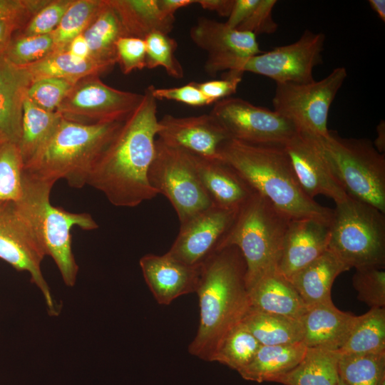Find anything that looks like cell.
<instances>
[{"instance_id": "obj_1", "label": "cell", "mask_w": 385, "mask_h": 385, "mask_svg": "<svg viewBox=\"0 0 385 385\" xmlns=\"http://www.w3.org/2000/svg\"><path fill=\"white\" fill-rule=\"evenodd\" d=\"M159 130L157 100L147 87L96 162L87 185L114 206L134 207L158 194L148 180Z\"/></svg>"}, {"instance_id": "obj_2", "label": "cell", "mask_w": 385, "mask_h": 385, "mask_svg": "<svg viewBox=\"0 0 385 385\" xmlns=\"http://www.w3.org/2000/svg\"><path fill=\"white\" fill-rule=\"evenodd\" d=\"M195 292L199 297L200 324L188 351L211 361L224 337L250 309L246 264L237 247L219 249L202 264Z\"/></svg>"}, {"instance_id": "obj_3", "label": "cell", "mask_w": 385, "mask_h": 385, "mask_svg": "<svg viewBox=\"0 0 385 385\" xmlns=\"http://www.w3.org/2000/svg\"><path fill=\"white\" fill-rule=\"evenodd\" d=\"M218 159L231 165L256 192L290 219L311 217L330 223L333 209L304 192L283 146L230 138L220 147Z\"/></svg>"}, {"instance_id": "obj_4", "label": "cell", "mask_w": 385, "mask_h": 385, "mask_svg": "<svg viewBox=\"0 0 385 385\" xmlns=\"http://www.w3.org/2000/svg\"><path fill=\"white\" fill-rule=\"evenodd\" d=\"M122 123L86 125L61 118L53 135L24 170L54 184L63 179L70 187L81 188L87 185L96 162Z\"/></svg>"}, {"instance_id": "obj_5", "label": "cell", "mask_w": 385, "mask_h": 385, "mask_svg": "<svg viewBox=\"0 0 385 385\" xmlns=\"http://www.w3.org/2000/svg\"><path fill=\"white\" fill-rule=\"evenodd\" d=\"M53 185L24 170L22 193L15 204L34 228L46 255L56 265L64 284L73 287L77 279L78 266L72 250L71 229L78 227L92 230L98 225L88 213L71 212L53 206L50 202Z\"/></svg>"}, {"instance_id": "obj_6", "label": "cell", "mask_w": 385, "mask_h": 385, "mask_svg": "<svg viewBox=\"0 0 385 385\" xmlns=\"http://www.w3.org/2000/svg\"><path fill=\"white\" fill-rule=\"evenodd\" d=\"M291 220L256 192L238 209L217 250L230 246L240 250L246 264L248 290L262 276L277 270Z\"/></svg>"}, {"instance_id": "obj_7", "label": "cell", "mask_w": 385, "mask_h": 385, "mask_svg": "<svg viewBox=\"0 0 385 385\" xmlns=\"http://www.w3.org/2000/svg\"><path fill=\"white\" fill-rule=\"evenodd\" d=\"M313 138L346 194L385 214V154L366 138H342L332 130Z\"/></svg>"}, {"instance_id": "obj_8", "label": "cell", "mask_w": 385, "mask_h": 385, "mask_svg": "<svg viewBox=\"0 0 385 385\" xmlns=\"http://www.w3.org/2000/svg\"><path fill=\"white\" fill-rule=\"evenodd\" d=\"M328 250L350 269L385 265V214L347 197L337 203L329 223Z\"/></svg>"}, {"instance_id": "obj_9", "label": "cell", "mask_w": 385, "mask_h": 385, "mask_svg": "<svg viewBox=\"0 0 385 385\" xmlns=\"http://www.w3.org/2000/svg\"><path fill=\"white\" fill-rule=\"evenodd\" d=\"M148 180L171 203L182 224L213 204L201 183L191 153L155 140Z\"/></svg>"}, {"instance_id": "obj_10", "label": "cell", "mask_w": 385, "mask_h": 385, "mask_svg": "<svg viewBox=\"0 0 385 385\" xmlns=\"http://www.w3.org/2000/svg\"><path fill=\"white\" fill-rule=\"evenodd\" d=\"M346 77V68L340 66L320 81L277 83L272 98L274 111L289 120L299 133L327 137L329 111Z\"/></svg>"}, {"instance_id": "obj_11", "label": "cell", "mask_w": 385, "mask_h": 385, "mask_svg": "<svg viewBox=\"0 0 385 385\" xmlns=\"http://www.w3.org/2000/svg\"><path fill=\"white\" fill-rule=\"evenodd\" d=\"M143 93L114 88L98 76L78 81L56 112L67 120L92 125L123 121L141 101Z\"/></svg>"}, {"instance_id": "obj_12", "label": "cell", "mask_w": 385, "mask_h": 385, "mask_svg": "<svg viewBox=\"0 0 385 385\" xmlns=\"http://www.w3.org/2000/svg\"><path fill=\"white\" fill-rule=\"evenodd\" d=\"M210 113L231 138L247 143L283 146L298 133L289 120L274 110L240 98L215 102Z\"/></svg>"}, {"instance_id": "obj_13", "label": "cell", "mask_w": 385, "mask_h": 385, "mask_svg": "<svg viewBox=\"0 0 385 385\" xmlns=\"http://www.w3.org/2000/svg\"><path fill=\"white\" fill-rule=\"evenodd\" d=\"M46 252L38 235L15 202L0 203V259L18 271L27 272L42 293L48 309L56 312L41 265Z\"/></svg>"}, {"instance_id": "obj_14", "label": "cell", "mask_w": 385, "mask_h": 385, "mask_svg": "<svg viewBox=\"0 0 385 385\" xmlns=\"http://www.w3.org/2000/svg\"><path fill=\"white\" fill-rule=\"evenodd\" d=\"M323 33L306 30L298 40L248 58L240 72H250L277 83H305L314 81V68L322 63Z\"/></svg>"}, {"instance_id": "obj_15", "label": "cell", "mask_w": 385, "mask_h": 385, "mask_svg": "<svg viewBox=\"0 0 385 385\" xmlns=\"http://www.w3.org/2000/svg\"><path fill=\"white\" fill-rule=\"evenodd\" d=\"M190 36L197 47L207 53L204 68L212 76L225 71L241 73L243 63L262 52L254 34L205 17L197 20L190 30Z\"/></svg>"}, {"instance_id": "obj_16", "label": "cell", "mask_w": 385, "mask_h": 385, "mask_svg": "<svg viewBox=\"0 0 385 385\" xmlns=\"http://www.w3.org/2000/svg\"><path fill=\"white\" fill-rule=\"evenodd\" d=\"M237 210L214 204L180 224L179 232L167 253L186 265H201L217 250Z\"/></svg>"}, {"instance_id": "obj_17", "label": "cell", "mask_w": 385, "mask_h": 385, "mask_svg": "<svg viewBox=\"0 0 385 385\" xmlns=\"http://www.w3.org/2000/svg\"><path fill=\"white\" fill-rule=\"evenodd\" d=\"M158 139L207 159H218L220 147L230 136L210 113L178 117L164 115L158 120Z\"/></svg>"}, {"instance_id": "obj_18", "label": "cell", "mask_w": 385, "mask_h": 385, "mask_svg": "<svg viewBox=\"0 0 385 385\" xmlns=\"http://www.w3.org/2000/svg\"><path fill=\"white\" fill-rule=\"evenodd\" d=\"M283 148L298 183L309 197L314 200L322 195L337 204L348 197L313 137L298 132Z\"/></svg>"}, {"instance_id": "obj_19", "label": "cell", "mask_w": 385, "mask_h": 385, "mask_svg": "<svg viewBox=\"0 0 385 385\" xmlns=\"http://www.w3.org/2000/svg\"><path fill=\"white\" fill-rule=\"evenodd\" d=\"M329 236L327 222L311 217L291 220L277 270L289 279L328 250Z\"/></svg>"}, {"instance_id": "obj_20", "label": "cell", "mask_w": 385, "mask_h": 385, "mask_svg": "<svg viewBox=\"0 0 385 385\" xmlns=\"http://www.w3.org/2000/svg\"><path fill=\"white\" fill-rule=\"evenodd\" d=\"M139 264L147 285L160 304H170L177 297L197 289L202 265H186L167 252L147 254Z\"/></svg>"}, {"instance_id": "obj_21", "label": "cell", "mask_w": 385, "mask_h": 385, "mask_svg": "<svg viewBox=\"0 0 385 385\" xmlns=\"http://www.w3.org/2000/svg\"><path fill=\"white\" fill-rule=\"evenodd\" d=\"M357 316L339 310L332 303L307 306L301 317L302 343L307 348L338 351L346 342Z\"/></svg>"}, {"instance_id": "obj_22", "label": "cell", "mask_w": 385, "mask_h": 385, "mask_svg": "<svg viewBox=\"0 0 385 385\" xmlns=\"http://www.w3.org/2000/svg\"><path fill=\"white\" fill-rule=\"evenodd\" d=\"M192 155L200 180L213 204L238 210L255 192L248 183L223 160Z\"/></svg>"}, {"instance_id": "obj_23", "label": "cell", "mask_w": 385, "mask_h": 385, "mask_svg": "<svg viewBox=\"0 0 385 385\" xmlns=\"http://www.w3.org/2000/svg\"><path fill=\"white\" fill-rule=\"evenodd\" d=\"M31 83L26 70L0 57V142L18 145L24 101Z\"/></svg>"}, {"instance_id": "obj_24", "label": "cell", "mask_w": 385, "mask_h": 385, "mask_svg": "<svg viewBox=\"0 0 385 385\" xmlns=\"http://www.w3.org/2000/svg\"><path fill=\"white\" fill-rule=\"evenodd\" d=\"M250 308L299 320L307 306L291 282L277 270L262 276L248 290Z\"/></svg>"}, {"instance_id": "obj_25", "label": "cell", "mask_w": 385, "mask_h": 385, "mask_svg": "<svg viewBox=\"0 0 385 385\" xmlns=\"http://www.w3.org/2000/svg\"><path fill=\"white\" fill-rule=\"evenodd\" d=\"M350 268L327 250L289 279L307 306L332 303L335 279Z\"/></svg>"}, {"instance_id": "obj_26", "label": "cell", "mask_w": 385, "mask_h": 385, "mask_svg": "<svg viewBox=\"0 0 385 385\" xmlns=\"http://www.w3.org/2000/svg\"><path fill=\"white\" fill-rule=\"evenodd\" d=\"M306 349L302 343L261 345L252 361L237 372L245 380L275 382L299 364Z\"/></svg>"}, {"instance_id": "obj_27", "label": "cell", "mask_w": 385, "mask_h": 385, "mask_svg": "<svg viewBox=\"0 0 385 385\" xmlns=\"http://www.w3.org/2000/svg\"><path fill=\"white\" fill-rule=\"evenodd\" d=\"M116 11L126 36L145 38L160 31L168 34L173 29L175 16H166L158 0H109Z\"/></svg>"}, {"instance_id": "obj_28", "label": "cell", "mask_w": 385, "mask_h": 385, "mask_svg": "<svg viewBox=\"0 0 385 385\" xmlns=\"http://www.w3.org/2000/svg\"><path fill=\"white\" fill-rule=\"evenodd\" d=\"M21 66L28 73L31 83L48 78H63L77 83L88 76H99L113 68L90 58H78L66 51L54 52L37 62Z\"/></svg>"}, {"instance_id": "obj_29", "label": "cell", "mask_w": 385, "mask_h": 385, "mask_svg": "<svg viewBox=\"0 0 385 385\" xmlns=\"http://www.w3.org/2000/svg\"><path fill=\"white\" fill-rule=\"evenodd\" d=\"M89 48V58L112 67L117 63L115 44L126 36L120 19L109 2L106 3L82 34Z\"/></svg>"}, {"instance_id": "obj_30", "label": "cell", "mask_w": 385, "mask_h": 385, "mask_svg": "<svg viewBox=\"0 0 385 385\" xmlns=\"http://www.w3.org/2000/svg\"><path fill=\"white\" fill-rule=\"evenodd\" d=\"M339 353L307 348L299 364L275 382L284 385H337Z\"/></svg>"}, {"instance_id": "obj_31", "label": "cell", "mask_w": 385, "mask_h": 385, "mask_svg": "<svg viewBox=\"0 0 385 385\" xmlns=\"http://www.w3.org/2000/svg\"><path fill=\"white\" fill-rule=\"evenodd\" d=\"M240 324L261 345H286L302 343L300 320L250 309Z\"/></svg>"}, {"instance_id": "obj_32", "label": "cell", "mask_w": 385, "mask_h": 385, "mask_svg": "<svg viewBox=\"0 0 385 385\" xmlns=\"http://www.w3.org/2000/svg\"><path fill=\"white\" fill-rule=\"evenodd\" d=\"M61 117L35 106L26 96L24 101L21 133L17 145L24 166L46 143Z\"/></svg>"}, {"instance_id": "obj_33", "label": "cell", "mask_w": 385, "mask_h": 385, "mask_svg": "<svg viewBox=\"0 0 385 385\" xmlns=\"http://www.w3.org/2000/svg\"><path fill=\"white\" fill-rule=\"evenodd\" d=\"M340 354H366L385 352V308H370L357 316Z\"/></svg>"}, {"instance_id": "obj_34", "label": "cell", "mask_w": 385, "mask_h": 385, "mask_svg": "<svg viewBox=\"0 0 385 385\" xmlns=\"http://www.w3.org/2000/svg\"><path fill=\"white\" fill-rule=\"evenodd\" d=\"M105 3L106 0H72L52 32L55 52L66 51L69 43L87 29Z\"/></svg>"}, {"instance_id": "obj_35", "label": "cell", "mask_w": 385, "mask_h": 385, "mask_svg": "<svg viewBox=\"0 0 385 385\" xmlns=\"http://www.w3.org/2000/svg\"><path fill=\"white\" fill-rule=\"evenodd\" d=\"M338 371L346 385H385V352L340 354Z\"/></svg>"}, {"instance_id": "obj_36", "label": "cell", "mask_w": 385, "mask_h": 385, "mask_svg": "<svg viewBox=\"0 0 385 385\" xmlns=\"http://www.w3.org/2000/svg\"><path fill=\"white\" fill-rule=\"evenodd\" d=\"M261 344L240 323L222 339L211 361L239 371L254 358Z\"/></svg>"}, {"instance_id": "obj_37", "label": "cell", "mask_w": 385, "mask_h": 385, "mask_svg": "<svg viewBox=\"0 0 385 385\" xmlns=\"http://www.w3.org/2000/svg\"><path fill=\"white\" fill-rule=\"evenodd\" d=\"M24 164L17 145L0 142V203L16 202L23 187Z\"/></svg>"}, {"instance_id": "obj_38", "label": "cell", "mask_w": 385, "mask_h": 385, "mask_svg": "<svg viewBox=\"0 0 385 385\" xmlns=\"http://www.w3.org/2000/svg\"><path fill=\"white\" fill-rule=\"evenodd\" d=\"M146 46L145 68L163 67L168 75L180 79L184 76L182 65L175 56L177 41L168 34L155 31L145 38Z\"/></svg>"}, {"instance_id": "obj_39", "label": "cell", "mask_w": 385, "mask_h": 385, "mask_svg": "<svg viewBox=\"0 0 385 385\" xmlns=\"http://www.w3.org/2000/svg\"><path fill=\"white\" fill-rule=\"evenodd\" d=\"M54 52L52 32L36 36H22L15 33L4 56L15 65L26 66Z\"/></svg>"}, {"instance_id": "obj_40", "label": "cell", "mask_w": 385, "mask_h": 385, "mask_svg": "<svg viewBox=\"0 0 385 385\" xmlns=\"http://www.w3.org/2000/svg\"><path fill=\"white\" fill-rule=\"evenodd\" d=\"M352 284L358 299L370 308L385 307V271L376 267L356 269Z\"/></svg>"}, {"instance_id": "obj_41", "label": "cell", "mask_w": 385, "mask_h": 385, "mask_svg": "<svg viewBox=\"0 0 385 385\" xmlns=\"http://www.w3.org/2000/svg\"><path fill=\"white\" fill-rule=\"evenodd\" d=\"M76 83L63 78L41 79L31 84L26 97L37 107L48 112H56Z\"/></svg>"}, {"instance_id": "obj_42", "label": "cell", "mask_w": 385, "mask_h": 385, "mask_svg": "<svg viewBox=\"0 0 385 385\" xmlns=\"http://www.w3.org/2000/svg\"><path fill=\"white\" fill-rule=\"evenodd\" d=\"M72 0H49L26 26L16 33L22 36L48 34L58 25Z\"/></svg>"}, {"instance_id": "obj_43", "label": "cell", "mask_w": 385, "mask_h": 385, "mask_svg": "<svg viewBox=\"0 0 385 385\" xmlns=\"http://www.w3.org/2000/svg\"><path fill=\"white\" fill-rule=\"evenodd\" d=\"M117 63L124 74L145 68L146 46L143 38L123 36L115 44Z\"/></svg>"}, {"instance_id": "obj_44", "label": "cell", "mask_w": 385, "mask_h": 385, "mask_svg": "<svg viewBox=\"0 0 385 385\" xmlns=\"http://www.w3.org/2000/svg\"><path fill=\"white\" fill-rule=\"evenodd\" d=\"M49 0H0V21L23 29L33 16Z\"/></svg>"}, {"instance_id": "obj_45", "label": "cell", "mask_w": 385, "mask_h": 385, "mask_svg": "<svg viewBox=\"0 0 385 385\" xmlns=\"http://www.w3.org/2000/svg\"><path fill=\"white\" fill-rule=\"evenodd\" d=\"M277 2L276 0H259L247 19L237 29L250 32L256 36L274 33L278 24L273 19L272 11Z\"/></svg>"}, {"instance_id": "obj_46", "label": "cell", "mask_w": 385, "mask_h": 385, "mask_svg": "<svg viewBox=\"0 0 385 385\" xmlns=\"http://www.w3.org/2000/svg\"><path fill=\"white\" fill-rule=\"evenodd\" d=\"M151 93L156 100H168L180 102L190 106H205L212 104L196 85L191 81L179 87L155 88L150 86Z\"/></svg>"}, {"instance_id": "obj_47", "label": "cell", "mask_w": 385, "mask_h": 385, "mask_svg": "<svg viewBox=\"0 0 385 385\" xmlns=\"http://www.w3.org/2000/svg\"><path fill=\"white\" fill-rule=\"evenodd\" d=\"M242 74L235 71H227L225 77L221 79L196 82V85L204 96L212 103H215L236 93L242 81Z\"/></svg>"}, {"instance_id": "obj_48", "label": "cell", "mask_w": 385, "mask_h": 385, "mask_svg": "<svg viewBox=\"0 0 385 385\" xmlns=\"http://www.w3.org/2000/svg\"><path fill=\"white\" fill-rule=\"evenodd\" d=\"M259 0H235L232 11L225 22L229 26L237 29L247 19Z\"/></svg>"}, {"instance_id": "obj_49", "label": "cell", "mask_w": 385, "mask_h": 385, "mask_svg": "<svg viewBox=\"0 0 385 385\" xmlns=\"http://www.w3.org/2000/svg\"><path fill=\"white\" fill-rule=\"evenodd\" d=\"M235 0H196L203 9L215 11L219 16L228 17Z\"/></svg>"}, {"instance_id": "obj_50", "label": "cell", "mask_w": 385, "mask_h": 385, "mask_svg": "<svg viewBox=\"0 0 385 385\" xmlns=\"http://www.w3.org/2000/svg\"><path fill=\"white\" fill-rule=\"evenodd\" d=\"M66 51L80 59H87L89 58L88 45L83 34L74 38L69 43Z\"/></svg>"}, {"instance_id": "obj_51", "label": "cell", "mask_w": 385, "mask_h": 385, "mask_svg": "<svg viewBox=\"0 0 385 385\" xmlns=\"http://www.w3.org/2000/svg\"><path fill=\"white\" fill-rule=\"evenodd\" d=\"M18 29L12 24L0 21V57L4 56Z\"/></svg>"}, {"instance_id": "obj_52", "label": "cell", "mask_w": 385, "mask_h": 385, "mask_svg": "<svg viewBox=\"0 0 385 385\" xmlns=\"http://www.w3.org/2000/svg\"><path fill=\"white\" fill-rule=\"evenodd\" d=\"M158 4L164 14L175 16L179 9L196 4V0H158Z\"/></svg>"}, {"instance_id": "obj_53", "label": "cell", "mask_w": 385, "mask_h": 385, "mask_svg": "<svg viewBox=\"0 0 385 385\" xmlns=\"http://www.w3.org/2000/svg\"><path fill=\"white\" fill-rule=\"evenodd\" d=\"M376 138L373 143L375 148L381 154L385 152V123L381 120L376 126Z\"/></svg>"}, {"instance_id": "obj_54", "label": "cell", "mask_w": 385, "mask_h": 385, "mask_svg": "<svg viewBox=\"0 0 385 385\" xmlns=\"http://www.w3.org/2000/svg\"><path fill=\"white\" fill-rule=\"evenodd\" d=\"M369 4L371 9L378 15L380 19L385 21V1L369 0Z\"/></svg>"}, {"instance_id": "obj_55", "label": "cell", "mask_w": 385, "mask_h": 385, "mask_svg": "<svg viewBox=\"0 0 385 385\" xmlns=\"http://www.w3.org/2000/svg\"><path fill=\"white\" fill-rule=\"evenodd\" d=\"M337 385H346L343 380L339 377Z\"/></svg>"}]
</instances>
